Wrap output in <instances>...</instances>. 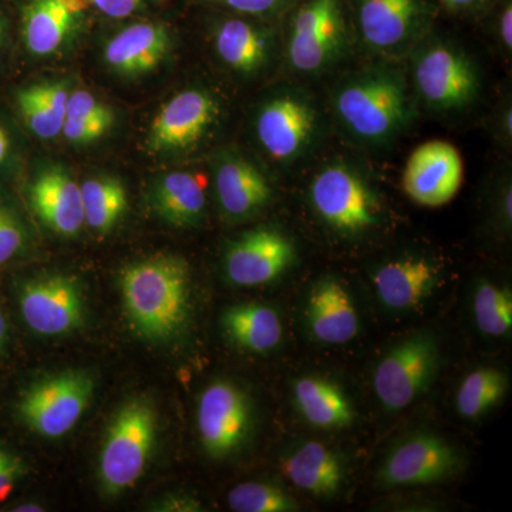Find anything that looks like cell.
Listing matches in <instances>:
<instances>
[{"label":"cell","instance_id":"cell-20","mask_svg":"<svg viewBox=\"0 0 512 512\" xmlns=\"http://www.w3.org/2000/svg\"><path fill=\"white\" fill-rule=\"evenodd\" d=\"M215 191L221 210L232 220H244L268 205L272 188L264 173L247 158L228 156L215 170Z\"/></svg>","mask_w":512,"mask_h":512},{"label":"cell","instance_id":"cell-28","mask_svg":"<svg viewBox=\"0 0 512 512\" xmlns=\"http://www.w3.org/2000/svg\"><path fill=\"white\" fill-rule=\"evenodd\" d=\"M74 13L60 0H32L23 15V37L33 55L46 56L63 45Z\"/></svg>","mask_w":512,"mask_h":512},{"label":"cell","instance_id":"cell-24","mask_svg":"<svg viewBox=\"0 0 512 512\" xmlns=\"http://www.w3.org/2000/svg\"><path fill=\"white\" fill-rule=\"evenodd\" d=\"M151 208L174 227H194L205 211V185L200 175L173 171L154 184Z\"/></svg>","mask_w":512,"mask_h":512},{"label":"cell","instance_id":"cell-25","mask_svg":"<svg viewBox=\"0 0 512 512\" xmlns=\"http://www.w3.org/2000/svg\"><path fill=\"white\" fill-rule=\"evenodd\" d=\"M221 326L234 345L254 353L271 352L284 335L279 313L261 303H242L225 309Z\"/></svg>","mask_w":512,"mask_h":512},{"label":"cell","instance_id":"cell-1","mask_svg":"<svg viewBox=\"0 0 512 512\" xmlns=\"http://www.w3.org/2000/svg\"><path fill=\"white\" fill-rule=\"evenodd\" d=\"M120 292L124 315L138 338L168 342L188 325L191 271L181 256L158 254L127 265Z\"/></svg>","mask_w":512,"mask_h":512},{"label":"cell","instance_id":"cell-13","mask_svg":"<svg viewBox=\"0 0 512 512\" xmlns=\"http://www.w3.org/2000/svg\"><path fill=\"white\" fill-rule=\"evenodd\" d=\"M295 259V245L285 234L274 228H256L229 245L224 271L231 284L265 285L284 275Z\"/></svg>","mask_w":512,"mask_h":512},{"label":"cell","instance_id":"cell-11","mask_svg":"<svg viewBox=\"0 0 512 512\" xmlns=\"http://www.w3.org/2000/svg\"><path fill=\"white\" fill-rule=\"evenodd\" d=\"M20 315L40 336L69 335L82 328L86 302L80 285L66 275H40L19 289Z\"/></svg>","mask_w":512,"mask_h":512},{"label":"cell","instance_id":"cell-10","mask_svg":"<svg viewBox=\"0 0 512 512\" xmlns=\"http://www.w3.org/2000/svg\"><path fill=\"white\" fill-rule=\"evenodd\" d=\"M413 76L421 100L439 111L464 109L480 89L470 57L447 43L424 47L414 62Z\"/></svg>","mask_w":512,"mask_h":512},{"label":"cell","instance_id":"cell-15","mask_svg":"<svg viewBox=\"0 0 512 512\" xmlns=\"http://www.w3.org/2000/svg\"><path fill=\"white\" fill-rule=\"evenodd\" d=\"M220 107L211 93L191 89L178 93L158 111L150 127L151 153L188 150L200 143L217 120Z\"/></svg>","mask_w":512,"mask_h":512},{"label":"cell","instance_id":"cell-36","mask_svg":"<svg viewBox=\"0 0 512 512\" xmlns=\"http://www.w3.org/2000/svg\"><path fill=\"white\" fill-rule=\"evenodd\" d=\"M60 2L74 15L83 10L96 8L109 18L121 19L131 15L140 5L141 0H60Z\"/></svg>","mask_w":512,"mask_h":512},{"label":"cell","instance_id":"cell-8","mask_svg":"<svg viewBox=\"0 0 512 512\" xmlns=\"http://www.w3.org/2000/svg\"><path fill=\"white\" fill-rule=\"evenodd\" d=\"M345 46L342 0H306L299 6L288 37V60L296 72H322L339 59Z\"/></svg>","mask_w":512,"mask_h":512},{"label":"cell","instance_id":"cell-26","mask_svg":"<svg viewBox=\"0 0 512 512\" xmlns=\"http://www.w3.org/2000/svg\"><path fill=\"white\" fill-rule=\"evenodd\" d=\"M215 50L229 69L254 74L269 62L272 37L247 20L228 19L215 32Z\"/></svg>","mask_w":512,"mask_h":512},{"label":"cell","instance_id":"cell-23","mask_svg":"<svg viewBox=\"0 0 512 512\" xmlns=\"http://www.w3.org/2000/svg\"><path fill=\"white\" fill-rule=\"evenodd\" d=\"M293 400L303 419L316 429H348L355 420L348 394L326 377H299L293 384Z\"/></svg>","mask_w":512,"mask_h":512},{"label":"cell","instance_id":"cell-5","mask_svg":"<svg viewBox=\"0 0 512 512\" xmlns=\"http://www.w3.org/2000/svg\"><path fill=\"white\" fill-rule=\"evenodd\" d=\"M440 345L419 332L393 346L377 363L373 389L387 412H400L429 392L440 370Z\"/></svg>","mask_w":512,"mask_h":512},{"label":"cell","instance_id":"cell-12","mask_svg":"<svg viewBox=\"0 0 512 512\" xmlns=\"http://www.w3.org/2000/svg\"><path fill=\"white\" fill-rule=\"evenodd\" d=\"M318 111L298 93L285 92L266 100L255 121L256 137L276 161H292L312 143Z\"/></svg>","mask_w":512,"mask_h":512},{"label":"cell","instance_id":"cell-3","mask_svg":"<svg viewBox=\"0 0 512 512\" xmlns=\"http://www.w3.org/2000/svg\"><path fill=\"white\" fill-rule=\"evenodd\" d=\"M157 440V412L143 397L124 403L101 444L99 478L107 495H120L143 477Z\"/></svg>","mask_w":512,"mask_h":512},{"label":"cell","instance_id":"cell-31","mask_svg":"<svg viewBox=\"0 0 512 512\" xmlns=\"http://www.w3.org/2000/svg\"><path fill=\"white\" fill-rule=\"evenodd\" d=\"M478 330L491 338H504L512 329V293L505 286L481 281L473 299Z\"/></svg>","mask_w":512,"mask_h":512},{"label":"cell","instance_id":"cell-32","mask_svg":"<svg viewBox=\"0 0 512 512\" xmlns=\"http://www.w3.org/2000/svg\"><path fill=\"white\" fill-rule=\"evenodd\" d=\"M229 508L235 512H293L299 504L278 485L248 481L232 488L227 497Z\"/></svg>","mask_w":512,"mask_h":512},{"label":"cell","instance_id":"cell-30","mask_svg":"<svg viewBox=\"0 0 512 512\" xmlns=\"http://www.w3.org/2000/svg\"><path fill=\"white\" fill-rule=\"evenodd\" d=\"M84 224L99 234H107L127 210V192L120 181L110 177L90 178L80 185Z\"/></svg>","mask_w":512,"mask_h":512},{"label":"cell","instance_id":"cell-7","mask_svg":"<svg viewBox=\"0 0 512 512\" xmlns=\"http://www.w3.org/2000/svg\"><path fill=\"white\" fill-rule=\"evenodd\" d=\"M197 427L202 447L211 458H228L241 451L254 429V403L229 380L208 384L198 400Z\"/></svg>","mask_w":512,"mask_h":512},{"label":"cell","instance_id":"cell-27","mask_svg":"<svg viewBox=\"0 0 512 512\" xmlns=\"http://www.w3.org/2000/svg\"><path fill=\"white\" fill-rule=\"evenodd\" d=\"M69 94L62 83L35 84L20 90V114L35 136L50 140L62 133Z\"/></svg>","mask_w":512,"mask_h":512},{"label":"cell","instance_id":"cell-40","mask_svg":"<svg viewBox=\"0 0 512 512\" xmlns=\"http://www.w3.org/2000/svg\"><path fill=\"white\" fill-rule=\"evenodd\" d=\"M500 37L505 49L512 47V8L511 2H507L501 10L500 16Z\"/></svg>","mask_w":512,"mask_h":512},{"label":"cell","instance_id":"cell-22","mask_svg":"<svg viewBox=\"0 0 512 512\" xmlns=\"http://www.w3.org/2000/svg\"><path fill=\"white\" fill-rule=\"evenodd\" d=\"M167 30L156 23H136L107 43L104 59L111 69L126 76L151 72L168 50Z\"/></svg>","mask_w":512,"mask_h":512},{"label":"cell","instance_id":"cell-35","mask_svg":"<svg viewBox=\"0 0 512 512\" xmlns=\"http://www.w3.org/2000/svg\"><path fill=\"white\" fill-rule=\"evenodd\" d=\"M28 474L25 460L10 448L0 444V503L15 490L19 480Z\"/></svg>","mask_w":512,"mask_h":512},{"label":"cell","instance_id":"cell-43","mask_svg":"<svg viewBox=\"0 0 512 512\" xmlns=\"http://www.w3.org/2000/svg\"><path fill=\"white\" fill-rule=\"evenodd\" d=\"M10 148V140L8 133H6L5 128L0 126V164L5 161V158L8 157Z\"/></svg>","mask_w":512,"mask_h":512},{"label":"cell","instance_id":"cell-41","mask_svg":"<svg viewBox=\"0 0 512 512\" xmlns=\"http://www.w3.org/2000/svg\"><path fill=\"white\" fill-rule=\"evenodd\" d=\"M447 9L451 10H470L481 5L484 0H440Z\"/></svg>","mask_w":512,"mask_h":512},{"label":"cell","instance_id":"cell-9","mask_svg":"<svg viewBox=\"0 0 512 512\" xmlns=\"http://www.w3.org/2000/svg\"><path fill=\"white\" fill-rule=\"evenodd\" d=\"M464 458L453 444L430 431L400 441L384 458L377 473L382 488L426 487L461 473Z\"/></svg>","mask_w":512,"mask_h":512},{"label":"cell","instance_id":"cell-37","mask_svg":"<svg viewBox=\"0 0 512 512\" xmlns=\"http://www.w3.org/2000/svg\"><path fill=\"white\" fill-rule=\"evenodd\" d=\"M111 128L110 124L96 123V121H82L66 119L62 133L70 143L86 144L99 140Z\"/></svg>","mask_w":512,"mask_h":512},{"label":"cell","instance_id":"cell-16","mask_svg":"<svg viewBox=\"0 0 512 512\" xmlns=\"http://www.w3.org/2000/svg\"><path fill=\"white\" fill-rule=\"evenodd\" d=\"M423 0H359L357 26L363 40L380 52H393L412 42L426 22Z\"/></svg>","mask_w":512,"mask_h":512},{"label":"cell","instance_id":"cell-2","mask_svg":"<svg viewBox=\"0 0 512 512\" xmlns=\"http://www.w3.org/2000/svg\"><path fill=\"white\" fill-rule=\"evenodd\" d=\"M343 126L366 143L396 136L410 117L406 84L392 70H370L339 87L333 100Z\"/></svg>","mask_w":512,"mask_h":512},{"label":"cell","instance_id":"cell-18","mask_svg":"<svg viewBox=\"0 0 512 512\" xmlns=\"http://www.w3.org/2000/svg\"><path fill=\"white\" fill-rule=\"evenodd\" d=\"M305 320L312 338L325 345H345L360 330L355 302L336 278H323L312 286L306 299Z\"/></svg>","mask_w":512,"mask_h":512},{"label":"cell","instance_id":"cell-33","mask_svg":"<svg viewBox=\"0 0 512 512\" xmlns=\"http://www.w3.org/2000/svg\"><path fill=\"white\" fill-rule=\"evenodd\" d=\"M26 242L28 235L22 220L0 202V268L22 254Z\"/></svg>","mask_w":512,"mask_h":512},{"label":"cell","instance_id":"cell-21","mask_svg":"<svg viewBox=\"0 0 512 512\" xmlns=\"http://www.w3.org/2000/svg\"><path fill=\"white\" fill-rule=\"evenodd\" d=\"M286 477L295 487L319 498L336 497L345 483L338 454L319 441H306L285 458Z\"/></svg>","mask_w":512,"mask_h":512},{"label":"cell","instance_id":"cell-44","mask_svg":"<svg viewBox=\"0 0 512 512\" xmlns=\"http://www.w3.org/2000/svg\"><path fill=\"white\" fill-rule=\"evenodd\" d=\"M503 211H504V217L505 220L508 222H511L512 218V210H511V200H512V192L511 187H508V190L505 191V194L503 195Z\"/></svg>","mask_w":512,"mask_h":512},{"label":"cell","instance_id":"cell-38","mask_svg":"<svg viewBox=\"0 0 512 512\" xmlns=\"http://www.w3.org/2000/svg\"><path fill=\"white\" fill-rule=\"evenodd\" d=\"M210 2L245 15L259 16L281 12L286 6L291 5L293 0H210Z\"/></svg>","mask_w":512,"mask_h":512},{"label":"cell","instance_id":"cell-39","mask_svg":"<svg viewBox=\"0 0 512 512\" xmlns=\"http://www.w3.org/2000/svg\"><path fill=\"white\" fill-rule=\"evenodd\" d=\"M160 511H201V504L184 495H171L158 505Z\"/></svg>","mask_w":512,"mask_h":512},{"label":"cell","instance_id":"cell-45","mask_svg":"<svg viewBox=\"0 0 512 512\" xmlns=\"http://www.w3.org/2000/svg\"><path fill=\"white\" fill-rule=\"evenodd\" d=\"M13 511L15 512H42V507H40L39 504L35 503H26V504H20L18 507L13 508Z\"/></svg>","mask_w":512,"mask_h":512},{"label":"cell","instance_id":"cell-42","mask_svg":"<svg viewBox=\"0 0 512 512\" xmlns=\"http://www.w3.org/2000/svg\"><path fill=\"white\" fill-rule=\"evenodd\" d=\"M8 339V320L5 318V313H3L2 309H0V355H2L3 350L6 349V345H8Z\"/></svg>","mask_w":512,"mask_h":512},{"label":"cell","instance_id":"cell-14","mask_svg":"<svg viewBox=\"0 0 512 512\" xmlns=\"http://www.w3.org/2000/svg\"><path fill=\"white\" fill-rule=\"evenodd\" d=\"M464 178L463 158L453 144L433 140L410 154L403 173L406 194L423 207L446 205L460 191Z\"/></svg>","mask_w":512,"mask_h":512},{"label":"cell","instance_id":"cell-4","mask_svg":"<svg viewBox=\"0 0 512 512\" xmlns=\"http://www.w3.org/2000/svg\"><path fill=\"white\" fill-rule=\"evenodd\" d=\"M93 376L67 370L30 384L20 396L16 412L29 430L45 439H60L74 429L92 402Z\"/></svg>","mask_w":512,"mask_h":512},{"label":"cell","instance_id":"cell-6","mask_svg":"<svg viewBox=\"0 0 512 512\" xmlns=\"http://www.w3.org/2000/svg\"><path fill=\"white\" fill-rule=\"evenodd\" d=\"M309 198L320 220L339 234L359 235L380 222L379 197L349 165L322 168L313 178Z\"/></svg>","mask_w":512,"mask_h":512},{"label":"cell","instance_id":"cell-17","mask_svg":"<svg viewBox=\"0 0 512 512\" xmlns=\"http://www.w3.org/2000/svg\"><path fill=\"white\" fill-rule=\"evenodd\" d=\"M440 268L426 256H404L377 268L373 285L384 308L410 312L433 295L439 286Z\"/></svg>","mask_w":512,"mask_h":512},{"label":"cell","instance_id":"cell-29","mask_svg":"<svg viewBox=\"0 0 512 512\" xmlns=\"http://www.w3.org/2000/svg\"><path fill=\"white\" fill-rule=\"evenodd\" d=\"M510 389L507 373L497 367H480L464 377L457 390V412L463 419L477 420L498 406Z\"/></svg>","mask_w":512,"mask_h":512},{"label":"cell","instance_id":"cell-34","mask_svg":"<svg viewBox=\"0 0 512 512\" xmlns=\"http://www.w3.org/2000/svg\"><path fill=\"white\" fill-rule=\"evenodd\" d=\"M66 119L96 121L113 126V111L101 103L87 90H76L69 94L67 100Z\"/></svg>","mask_w":512,"mask_h":512},{"label":"cell","instance_id":"cell-19","mask_svg":"<svg viewBox=\"0 0 512 512\" xmlns=\"http://www.w3.org/2000/svg\"><path fill=\"white\" fill-rule=\"evenodd\" d=\"M29 194L37 217L56 234L74 237L86 225L80 185L62 168L37 175Z\"/></svg>","mask_w":512,"mask_h":512}]
</instances>
